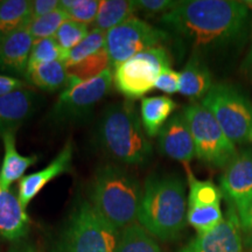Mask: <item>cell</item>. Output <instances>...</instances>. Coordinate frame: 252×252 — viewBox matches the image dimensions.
<instances>
[{"label":"cell","instance_id":"obj_36","mask_svg":"<svg viewBox=\"0 0 252 252\" xmlns=\"http://www.w3.org/2000/svg\"><path fill=\"white\" fill-rule=\"evenodd\" d=\"M239 224L244 234H252V200L237 213Z\"/></svg>","mask_w":252,"mask_h":252},{"label":"cell","instance_id":"obj_42","mask_svg":"<svg viewBox=\"0 0 252 252\" xmlns=\"http://www.w3.org/2000/svg\"><path fill=\"white\" fill-rule=\"evenodd\" d=\"M250 141H252V134H251V137H250Z\"/></svg>","mask_w":252,"mask_h":252},{"label":"cell","instance_id":"obj_3","mask_svg":"<svg viewBox=\"0 0 252 252\" xmlns=\"http://www.w3.org/2000/svg\"><path fill=\"white\" fill-rule=\"evenodd\" d=\"M102 149L116 161L124 165H141L152 154V145L141 119L130 102L110 105L98 125Z\"/></svg>","mask_w":252,"mask_h":252},{"label":"cell","instance_id":"obj_22","mask_svg":"<svg viewBox=\"0 0 252 252\" xmlns=\"http://www.w3.org/2000/svg\"><path fill=\"white\" fill-rule=\"evenodd\" d=\"M25 77L33 86L53 93L67 84V65L64 61L28 65Z\"/></svg>","mask_w":252,"mask_h":252},{"label":"cell","instance_id":"obj_10","mask_svg":"<svg viewBox=\"0 0 252 252\" xmlns=\"http://www.w3.org/2000/svg\"><path fill=\"white\" fill-rule=\"evenodd\" d=\"M185 167L189 186L187 222L197 234H204L219 225L224 219L220 209L222 193L213 181L198 180L188 163H185Z\"/></svg>","mask_w":252,"mask_h":252},{"label":"cell","instance_id":"obj_28","mask_svg":"<svg viewBox=\"0 0 252 252\" xmlns=\"http://www.w3.org/2000/svg\"><path fill=\"white\" fill-rule=\"evenodd\" d=\"M100 0H62L60 8L67 13L69 20L89 26L96 20Z\"/></svg>","mask_w":252,"mask_h":252},{"label":"cell","instance_id":"obj_2","mask_svg":"<svg viewBox=\"0 0 252 252\" xmlns=\"http://www.w3.org/2000/svg\"><path fill=\"white\" fill-rule=\"evenodd\" d=\"M188 198L179 176H151L143 190L138 220L153 237L173 241L187 223Z\"/></svg>","mask_w":252,"mask_h":252},{"label":"cell","instance_id":"obj_9","mask_svg":"<svg viewBox=\"0 0 252 252\" xmlns=\"http://www.w3.org/2000/svg\"><path fill=\"white\" fill-rule=\"evenodd\" d=\"M167 39L168 34L166 31L133 15L119 26L106 32L105 49L111 65L116 68L141 52L161 46Z\"/></svg>","mask_w":252,"mask_h":252},{"label":"cell","instance_id":"obj_30","mask_svg":"<svg viewBox=\"0 0 252 252\" xmlns=\"http://www.w3.org/2000/svg\"><path fill=\"white\" fill-rule=\"evenodd\" d=\"M68 54L63 50L54 37L41 39L34 41L32 48L28 65L40 64V63H49L55 61H64Z\"/></svg>","mask_w":252,"mask_h":252},{"label":"cell","instance_id":"obj_8","mask_svg":"<svg viewBox=\"0 0 252 252\" xmlns=\"http://www.w3.org/2000/svg\"><path fill=\"white\" fill-rule=\"evenodd\" d=\"M172 59L163 46L139 53L115 68L113 84L128 99H138L154 89L156 82L166 68H171Z\"/></svg>","mask_w":252,"mask_h":252},{"label":"cell","instance_id":"obj_23","mask_svg":"<svg viewBox=\"0 0 252 252\" xmlns=\"http://www.w3.org/2000/svg\"><path fill=\"white\" fill-rule=\"evenodd\" d=\"M135 11L134 0H100L94 28L106 33L133 17Z\"/></svg>","mask_w":252,"mask_h":252},{"label":"cell","instance_id":"obj_34","mask_svg":"<svg viewBox=\"0 0 252 252\" xmlns=\"http://www.w3.org/2000/svg\"><path fill=\"white\" fill-rule=\"evenodd\" d=\"M58 8H60V1L58 0H34L32 1L31 7L32 20L52 13Z\"/></svg>","mask_w":252,"mask_h":252},{"label":"cell","instance_id":"obj_27","mask_svg":"<svg viewBox=\"0 0 252 252\" xmlns=\"http://www.w3.org/2000/svg\"><path fill=\"white\" fill-rule=\"evenodd\" d=\"M67 20H69L67 13L62 8H58L52 13L32 20L27 26V30L33 36L34 41L48 39V37H54L60 27Z\"/></svg>","mask_w":252,"mask_h":252},{"label":"cell","instance_id":"obj_33","mask_svg":"<svg viewBox=\"0 0 252 252\" xmlns=\"http://www.w3.org/2000/svg\"><path fill=\"white\" fill-rule=\"evenodd\" d=\"M154 89L162 91L165 94H175L180 91V72L166 68L159 75Z\"/></svg>","mask_w":252,"mask_h":252},{"label":"cell","instance_id":"obj_41","mask_svg":"<svg viewBox=\"0 0 252 252\" xmlns=\"http://www.w3.org/2000/svg\"><path fill=\"white\" fill-rule=\"evenodd\" d=\"M1 39H2V36H1V35H0V42H1Z\"/></svg>","mask_w":252,"mask_h":252},{"label":"cell","instance_id":"obj_16","mask_svg":"<svg viewBox=\"0 0 252 252\" xmlns=\"http://www.w3.org/2000/svg\"><path fill=\"white\" fill-rule=\"evenodd\" d=\"M34 39L27 27L4 36L0 42V72L8 76L25 77Z\"/></svg>","mask_w":252,"mask_h":252},{"label":"cell","instance_id":"obj_4","mask_svg":"<svg viewBox=\"0 0 252 252\" xmlns=\"http://www.w3.org/2000/svg\"><path fill=\"white\" fill-rule=\"evenodd\" d=\"M141 197L139 182L121 166L100 167L91 182L90 203L117 229L135 223Z\"/></svg>","mask_w":252,"mask_h":252},{"label":"cell","instance_id":"obj_14","mask_svg":"<svg viewBox=\"0 0 252 252\" xmlns=\"http://www.w3.org/2000/svg\"><path fill=\"white\" fill-rule=\"evenodd\" d=\"M159 150L163 156L188 163L196 157L195 144L184 112L173 115L159 133Z\"/></svg>","mask_w":252,"mask_h":252},{"label":"cell","instance_id":"obj_26","mask_svg":"<svg viewBox=\"0 0 252 252\" xmlns=\"http://www.w3.org/2000/svg\"><path fill=\"white\" fill-rule=\"evenodd\" d=\"M110 64H111V61H110L106 49L104 48L99 50L98 53L89 56L77 64L67 67V86L81 83V82L98 76L103 71L110 68Z\"/></svg>","mask_w":252,"mask_h":252},{"label":"cell","instance_id":"obj_19","mask_svg":"<svg viewBox=\"0 0 252 252\" xmlns=\"http://www.w3.org/2000/svg\"><path fill=\"white\" fill-rule=\"evenodd\" d=\"M4 143V159L0 167V185L2 188L9 189L15 181H20L30 167L35 165L36 156L23 157L15 146V130L0 131Z\"/></svg>","mask_w":252,"mask_h":252},{"label":"cell","instance_id":"obj_5","mask_svg":"<svg viewBox=\"0 0 252 252\" xmlns=\"http://www.w3.org/2000/svg\"><path fill=\"white\" fill-rule=\"evenodd\" d=\"M118 229L87 201L76 206L60 239V252H116Z\"/></svg>","mask_w":252,"mask_h":252},{"label":"cell","instance_id":"obj_35","mask_svg":"<svg viewBox=\"0 0 252 252\" xmlns=\"http://www.w3.org/2000/svg\"><path fill=\"white\" fill-rule=\"evenodd\" d=\"M25 87H26V82H24L21 78L0 74V97L13 91L24 89Z\"/></svg>","mask_w":252,"mask_h":252},{"label":"cell","instance_id":"obj_43","mask_svg":"<svg viewBox=\"0 0 252 252\" xmlns=\"http://www.w3.org/2000/svg\"><path fill=\"white\" fill-rule=\"evenodd\" d=\"M247 252H252V250H248Z\"/></svg>","mask_w":252,"mask_h":252},{"label":"cell","instance_id":"obj_37","mask_svg":"<svg viewBox=\"0 0 252 252\" xmlns=\"http://www.w3.org/2000/svg\"><path fill=\"white\" fill-rule=\"evenodd\" d=\"M242 69H243L247 74L252 76V45L250 47V49H249V53H248L247 58H245V60H244V63H243V65H242Z\"/></svg>","mask_w":252,"mask_h":252},{"label":"cell","instance_id":"obj_7","mask_svg":"<svg viewBox=\"0 0 252 252\" xmlns=\"http://www.w3.org/2000/svg\"><path fill=\"white\" fill-rule=\"evenodd\" d=\"M212 112L226 137L236 144L250 141L252 134V102L237 88L214 84L201 100Z\"/></svg>","mask_w":252,"mask_h":252},{"label":"cell","instance_id":"obj_20","mask_svg":"<svg viewBox=\"0 0 252 252\" xmlns=\"http://www.w3.org/2000/svg\"><path fill=\"white\" fill-rule=\"evenodd\" d=\"M213 87L209 68L201 60L197 53L191 55L180 72V91L179 93L197 102L202 100Z\"/></svg>","mask_w":252,"mask_h":252},{"label":"cell","instance_id":"obj_32","mask_svg":"<svg viewBox=\"0 0 252 252\" xmlns=\"http://www.w3.org/2000/svg\"><path fill=\"white\" fill-rule=\"evenodd\" d=\"M178 2L173 0H134L135 7L145 15H163L172 11Z\"/></svg>","mask_w":252,"mask_h":252},{"label":"cell","instance_id":"obj_13","mask_svg":"<svg viewBox=\"0 0 252 252\" xmlns=\"http://www.w3.org/2000/svg\"><path fill=\"white\" fill-rule=\"evenodd\" d=\"M181 252H243L242 228L237 212L229 206L219 225L204 234H197Z\"/></svg>","mask_w":252,"mask_h":252},{"label":"cell","instance_id":"obj_21","mask_svg":"<svg viewBox=\"0 0 252 252\" xmlns=\"http://www.w3.org/2000/svg\"><path fill=\"white\" fill-rule=\"evenodd\" d=\"M176 108L178 104L167 96L146 97L141 99L140 119L147 137L154 138L159 135Z\"/></svg>","mask_w":252,"mask_h":252},{"label":"cell","instance_id":"obj_18","mask_svg":"<svg viewBox=\"0 0 252 252\" xmlns=\"http://www.w3.org/2000/svg\"><path fill=\"white\" fill-rule=\"evenodd\" d=\"M35 97L26 88L0 97V131L17 130L27 121L34 111Z\"/></svg>","mask_w":252,"mask_h":252},{"label":"cell","instance_id":"obj_17","mask_svg":"<svg viewBox=\"0 0 252 252\" xmlns=\"http://www.w3.org/2000/svg\"><path fill=\"white\" fill-rule=\"evenodd\" d=\"M31 220L19 197L0 185V236L8 241L25 237Z\"/></svg>","mask_w":252,"mask_h":252},{"label":"cell","instance_id":"obj_39","mask_svg":"<svg viewBox=\"0 0 252 252\" xmlns=\"http://www.w3.org/2000/svg\"><path fill=\"white\" fill-rule=\"evenodd\" d=\"M245 247L248 248V250H252V234H249L245 237Z\"/></svg>","mask_w":252,"mask_h":252},{"label":"cell","instance_id":"obj_15","mask_svg":"<svg viewBox=\"0 0 252 252\" xmlns=\"http://www.w3.org/2000/svg\"><path fill=\"white\" fill-rule=\"evenodd\" d=\"M72 144L68 141L59 156L46 168L25 175L18 185V197L26 209L31 201L58 176L70 171L72 161Z\"/></svg>","mask_w":252,"mask_h":252},{"label":"cell","instance_id":"obj_12","mask_svg":"<svg viewBox=\"0 0 252 252\" xmlns=\"http://www.w3.org/2000/svg\"><path fill=\"white\" fill-rule=\"evenodd\" d=\"M220 190L236 212L252 200V150L245 149L224 168L220 178Z\"/></svg>","mask_w":252,"mask_h":252},{"label":"cell","instance_id":"obj_11","mask_svg":"<svg viewBox=\"0 0 252 252\" xmlns=\"http://www.w3.org/2000/svg\"><path fill=\"white\" fill-rule=\"evenodd\" d=\"M112 83L113 72L111 68H109L91 80L67 86L60 94L58 102L55 104V117L59 119L83 117L106 96L111 89Z\"/></svg>","mask_w":252,"mask_h":252},{"label":"cell","instance_id":"obj_1","mask_svg":"<svg viewBox=\"0 0 252 252\" xmlns=\"http://www.w3.org/2000/svg\"><path fill=\"white\" fill-rule=\"evenodd\" d=\"M245 2L232 0L179 1L160 23L195 49L231 47L245 35L249 25Z\"/></svg>","mask_w":252,"mask_h":252},{"label":"cell","instance_id":"obj_40","mask_svg":"<svg viewBox=\"0 0 252 252\" xmlns=\"http://www.w3.org/2000/svg\"><path fill=\"white\" fill-rule=\"evenodd\" d=\"M244 2H245V5L250 6V7L252 8V1H244Z\"/></svg>","mask_w":252,"mask_h":252},{"label":"cell","instance_id":"obj_25","mask_svg":"<svg viewBox=\"0 0 252 252\" xmlns=\"http://www.w3.org/2000/svg\"><path fill=\"white\" fill-rule=\"evenodd\" d=\"M116 252H162L159 244L139 223L123 229L118 238Z\"/></svg>","mask_w":252,"mask_h":252},{"label":"cell","instance_id":"obj_6","mask_svg":"<svg viewBox=\"0 0 252 252\" xmlns=\"http://www.w3.org/2000/svg\"><path fill=\"white\" fill-rule=\"evenodd\" d=\"M182 112L193 135L197 159L212 168H225L238 152L212 112L201 102L190 103Z\"/></svg>","mask_w":252,"mask_h":252},{"label":"cell","instance_id":"obj_38","mask_svg":"<svg viewBox=\"0 0 252 252\" xmlns=\"http://www.w3.org/2000/svg\"><path fill=\"white\" fill-rule=\"evenodd\" d=\"M8 252H36L33 247L27 244H17L9 249Z\"/></svg>","mask_w":252,"mask_h":252},{"label":"cell","instance_id":"obj_24","mask_svg":"<svg viewBox=\"0 0 252 252\" xmlns=\"http://www.w3.org/2000/svg\"><path fill=\"white\" fill-rule=\"evenodd\" d=\"M32 1L28 0H2L0 1V35L26 28L32 21Z\"/></svg>","mask_w":252,"mask_h":252},{"label":"cell","instance_id":"obj_29","mask_svg":"<svg viewBox=\"0 0 252 252\" xmlns=\"http://www.w3.org/2000/svg\"><path fill=\"white\" fill-rule=\"evenodd\" d=\"M105 32L94 28L93 31L89 32L86 39L69 53L68 58L65 60V65L70 67V65L77 64V63L88 59L89 56L96 54L99 50L104 49L105 48Z\"/></svg>","mask_w":252,"mask_h":252},{"label":"cell","instance_id":"obj_31","mask_svg":"<svg viewBox=\"0 0 252 252\" xmlns=\"http://www.w3.org/2000/svg\"><path fill=\"white\" fill-rule=\"evenodd\" d=\"M88 34H89V26L67 20L60 27L54 39L59 43V46L69 55V53L75 47L80 45L82 41L86 39Z\"/></svg>","mask_w":252,"mask_h":252}]
</instances>
